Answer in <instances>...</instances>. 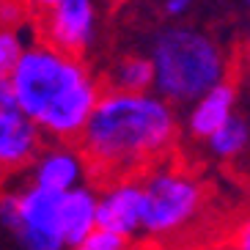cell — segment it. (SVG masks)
<instances>
[{
	"label": "cell",
	"instance_id": "1",
	"mask_svg": "<svg viewBox=\"0 0 250 250\" xmlns=\"http://www.w3.org/2000/svg\"><path fill=\"white\" fill-rule=\"evenodd\" d=\"M176 107L151 94L102 91L80 138L74 140L88 176L104 184L113 179L140 176L148 168L170 160L179 143Z\"/></svg>",
	"mask_w": 250,
	"mask_h": 250
},
{
	"label": "cell",
	"instance_id": "2",
	"mask_svg": "<svg viewBox=\"0 0 250 250\" xmlns=\"http://www.w3.org/2000/svg\"><path fill=\"white\" fill-rule=\"evenodd\" d=\"M17 110L52 143H74L102 96V80L85 58L42 39L25 47L8 74Z\"/></svg>",
	"mask_w": 250,
	"mask_h": 250
},
{
	"label": "cell",
	"instance_id": "3",
	"mask_svg": "<svg viewBox=\"0 0 250 250\" xmlns=\"http://www.w3.org/2000/svg\"><path fill=\"white\" fill-rule=\"evenodd\" d=\"M154 94L170 107H190L195 99L228 80V55L201 28L170 25L160 30L148 52Z\"/></svg>",
	"mask_w": 250,
	"mask_h": 250
},
{
	"label": "cell",
	"instance_id": "4",
	"mask_svg": "<svg viewBox=\"0 0 250 250\" xmlns=\"http://www.w3.org/2000/svg\"><path fill=\"white\" fill-rule=\"evenodd\" d=\"M140 236L168 242L190 231L206 206V187L192 170L176 162H160L140 173Z\"/></svg>",
	"mask_w": 250,
	"mask_h": 250
},
{
	"label": "cell",
	"instance_id": "5",
	"mask_svg": "<svg viewBox=\"0 0 250 250\" xmlns=\"http://www.w3.org/2000/svg\"><path fill=\"white\" fill-rule=\"evenodd\" d=\"M61 195L25 182L0 190V228H6L20 250H66L58 223Z\"/></svg>",
	"mask_w": 250,
	"mask_h": 250
},
{
	"label": "cell",
	"instance_id": "6",
	"mask_svg": "<svg viewBox=\"0 0 250 250\" xmlns=\"http://www.w3.org/2000/svg\"><path fill=\"white\" fill-rule=\"evenodd\" d=\"M39 30L44 44L85 58L96 39V0H55L42 14Z\"/></svg>",
	"mask_w": 250,
	"mask_h": 250
},
{
	"label": "cell",
	"instance_id": "7",
	"mask_svg": "<svg viewBox=\"0 0 250 250\" xmlns=\"http://www.w3.org/2000/svg\"><path fill=\"white\" fill-rule=\"evenodd\" d=\"M140 214L143 195L138 176L113 179L96 190V228L129 242L132 236H140Z\"/></svg>",
	"mask_w": 250,
	"mask_h": 250
},
{
	"label": "cell",
	"instance_id": "8",
	"mask_svg": "<svg viewBox=\"0 0 250 250\" xmlns=\"http://www.w3.org/2000/svg\"><path fill=\"white\" fill-rule=\"evenodd\" d=\"M28 182L42 187V190H50L55 195H63V192L80 187V184H88V165L83 160L77 143H44L42 151L36 154V160L30 162Z\"/></svg>",
	"mask_w": 250,
	"mask_h": 250
},
{
	"label": "cell",
	"instance_id": "9",
	"mask_svg": "<svg viewBox=\"0 0 250 250\" xmlns=\"http://www.w3.org/2000/svg\"><path fill=\"white\" fill-rule=\"evenodd\" d=\"M44 143L42 132L17 107L0 113V176L25 173Z\"/></svg>",
	"mask_w": 250,
	"mask_h": 250
},
{
	"label": "cell",
	"instance_id": "10",
	"mask_svg": "<svg viewBox=\"0 0 250 250\" xmlns=\"http://www.w3.org/2000/svg\"><path fill=\"white\" fill-rule=\"evenodd\" d=\"M236 102H239V94H236L234 83H220L214 85L212 91H206L201 99L187 107V116H184V129L192 140H201L204 143L212 132H217L223 124H226L231 116H236Z\"/></svg>",
	"mask_w": 250,
	"mask_h": 250
},
{
	"label": "cell",
	"instance_id": "11",
	"mask_svg": "<svg viewBox=\"0 0 250 250\" xmlns=\"http://www.w3.org/2000/svg\"><path fill=\"white\" fill-rule=\"evenodd\" d=\"M58 223L66 250H74L96 228V187L80 184L58 201Z\"/></svg>",
	"mask_w": 250,
	"mask_h": 250
},
{
	"label": "cell",
	"instance_id": "12",
	"mask_svg": "<svg viewBox=\"0 0 250 250\" xmlns=\"http://www.w3.org/2000/svg\"><path fill=\"white\" fill-rule=\"evenodd\" d=\"M104 91H118V94H151L154 88V69L148 55L140 52H126L113 61L102 83Z\"/></svg>",
	"mask_w": 250,
	"mask_h": 250
},
{
	"label": "cell",
	"instance_id": "13",
	"mask_svg": "<svg viewBox=\"0 0 250 250\" xmlns=\"http://www.w3.org/2000/svg\"><path fill=\"white\" fill-rule=\"evenodd\" d=\"M248 140H250V132H248V121H245L239 113L236 116H231L226 121V124L217 129V132H212L209 138L204 140L206 148H209V154L214 157V160H236V157L245 154V148H248Z\"/></svg>",
	"mask_w": 250,
	"mask_h": 250
},
{
	"label": "cell",
	"instance_id": "14",
	"mask_svg": "<svg viewBox=\"0 0 250 250\" xmlns=\"http://www.w3.org/2000/svg\"><path fill=\"white\" fill-rule=\"evenodd\" d=\"M28 44H30V39L22 28L0 25V74H11V69L17 66V61L22 58Z\"/></svg>",
	"mask_w": 250,
	"mask_h": 250
},
{
	"label": "cell",
	"instance_id": "15",
	"mask_svg": "<svg viewBox=\"0 0 250 250\" xmlns=\"http://www.w3.org/2000/svg\"><path fill=\"white\" fill-rule=\"evenodd\" d=\"M126 248H129L126 239L110 234V231H102V228H94L74 250H126Z\"/></svg>",
	"mask_w": 250,
	"mask_h": 250
},
{
	"label": "cell",
	"instance_id": "16",
	"mask_svg": "<svg viewBox=\"0 0 250 250\" xmlns=\"http://www.w3.org/2000/svg\"><path fill=\"white\" fill-rule=\"evenodd\" d=\"M195 6V0H162V14L168 20H182L187 17Z\"/></svg>",
	"mask_w": 250,
	"mask_h": 250
},
{
	"label": "cell",
	"instance_id": "17",
	"mask_svg": "<svg viewBox=\"0 0 250 250\" xmlns=\"http://www.w3.org/2000/svg\"><path fill=\"white\" fill-rule=\"evenodd\" d=\"M14 91H11V80L8 74H0V113H8L14 110Z\"/></svg>",
	"mask_w": 250,
	"mask_h": 250
},
{
	"label": "cell",
	"instance_id": "18",
	"mask_svg": "<svg viewBox=\"0 0 250 250\" xmlns=\"http://www.w3.org/2000/svg\"><path fill=\"white\" fill-rule=\"evenodd\" d=\"M236 250H250V228H248V223L239 226V245H236Z\"/></svg>",
	"mask_w": 250,
	"mask_h": 250
},
{
	"label": "cell",
	"instance_id": "19",
	"mask_svg": "<svg viewBox=\"0 0 250 250\" xmlns=\"http://www.w3.org/2000/svg\"><path fill=\"white\" fill-rule=\"evenodd\" d=\"M28 6H30V8H36L39 14H44L47 8L55 6V0H28Z\"/></svg>",
	"mask_w": 250,
	"mask_h": 250
},
{
	"label": "cell",
	"instance_id": "20",
	"mask_svg": "<svg viewBox=\"0 0 250 250\" xmlns=\"http://www.w3.org/2000/svg\"><path fill=\"white\" fill-rule=\"evenodd\" d=\"M0 190H3V176H0Z\"/></svg>",
	"mask_w": 250,
	"mask_h": 250
}]
</instances>
